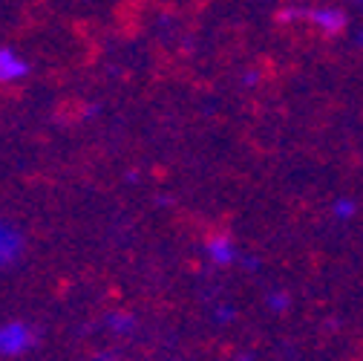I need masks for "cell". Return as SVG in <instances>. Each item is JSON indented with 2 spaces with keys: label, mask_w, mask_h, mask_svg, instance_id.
Returning a JSON list of instances; mask_svg holds the SVG:
<instances>
[{
  "label": "cell",
  "mask_w": 363,
  "mask_h": 361,
  "mask_svg": "<svg viewBox=\"0 0 363 361\" xmlns=\"http://www.w3.org/2000/svg\"><path fill=\"white\" fill-rule=\"evenodd\" d=\"M38 344V330L21 318L4 321L0 324V358L4 361H15L23 358L26 352H32Z\"/></svg>",
  "instance_id": "1"
},
{
  "label": "cell",
  "mask_w": 363,
  "mask_h": 361,
  "mask_svg": "<svg viewBox=\"0 0 363 361\" xmlns=\"http://www.w3.org/2000/svg\"><path fill=\"white\" fill-rule=\"evenodd\" d=\"M26 254V235L18 222L0 214V272L15 269Z\"/></svg>",
  "instance_id": "2"
},
{
  "label": "cell",
  "mask_w": 363,
  "mask_h": 361,
  "mask_svg": "<svg viewBox=\"0 0 363 361\" xmlns=\"http://www.w3.org/2000/svg\"><path fill=\"white\" fill-rule=\"evenodd\" d=\"M303 23L314 26L320 35H343L346 26H349V15L340 9V6H303Z\"/></svg>",
  "instance_id": "3"
},
{
  "label": "cell",
  "mask_w": 363,
  "mask_h": 361,
  "mask_svg": "<svg viewBox=\"0 0 363 361\" xmlns=\"http://www.w3.org/2000/svg\"><path fill=\"white\" fill-rule=\"evenodd\" d=\"M202 254L205 260L213 266V269H228V266H237L242 260L240 254V246L231 235H225V232H213L205 237L202 243Z\"/></svg>",
  "instance_id": "4"
},
{
  "label": "cell",
  "mask_w": 363,
  "mask_h": 361,
  "mask_svg": "<svg viewBox=\"0 0 363 361\" xmlns=\"http://www.w3.org/2000/svg\"><path fill=\"white\" fill-rule=\"evenodd\" d=\"M29 61L15 47H0V87L21 84L29 75Z\"/></svg>",
  "instance_id": "5"
},
{
  "label": "cell",
  "mask_w": 363,
  "mask_h": 361,
  "mask_svg": "<svg viewBox=\"0 0 363 361\" xmlns=\"http://www.w3.org/2000/svg\"><path fill=\"white\" fill-rule=\"evenodd\" d=\"M101 327L113 338H130V335H135V330H139V318L127 309H110L101 318Z\"/></svg>",
  "instance_id": "6"
},
{
  "label": "cell",
  "mask_w": 363,
  "mask_h": 361,
  "mask_svg": "<svg viewBox=\"0 0 363 361\" xmlns=\"http://www.w3.org/2000/svg\"><path fill=\"white\" fill-rule=\"evenodd\" d=\"M332 217H335V220H343V222L354 220V217H357V200H352V197H337V200L332 203Z\"/></svg>",
  "instance_id": "7"
},
{
  "label": "cell",
  "mask_w": 363,
  "mask_h": 361,
  "mask_svg": "<svg viewBox=\"0 0 363 361\" xmlns=\"http://www.w3.org/2000/svg\"><path fill=\"white\" fill-rule=\"evenodd\" d=\"M265 306H268L271 312L283 315V312H289V306H291V295H289L286 289H274V292L265 295Z\"/></svg>",
  "instance_id": "8"
},
{
  "label": "cell",
  "mask_w": 363,
  "mask_h": 361,
  "mask_svg": "<svg viewBox=\"0 0 363 361\" xmlns=\"http://www.w3.org/2000/svg\"><path fill=\"white\" fill-rule=\"evenodd\" d=\"M213 324H219V327H225V324H234L237 321V306H231V303H219L216 309H213Z\"/></svg>",
  "instance_id": "9"
},
{
  "label": "cell",
  "mask_w": 363,
  "mask_h": 361,
  "mask_svg": "<svg viewBox=\"0 0 363 361\" xmlns=\"http://www.w3.org/2000/svg\"><path fill=\"white\" fill-rule=\"evenodd\" d=\"M99 113H101V107H99L96 102H89V104H84V107L78 110V116H81V119H96Z\"/></svg>",
  "instance_id": "10"
},
{
  "label": "cell",
  "mask_w": 363,
  "mask_h": 361,
  "mask_svg": "<svg viewBox=\"0 0 363 361\" xmlns=\"http://www.w3.org/2000/svg\"><path fill=\"white\" fill-rule=\"evenodd\" d=\"M93 361H116V352L113 350H101V352H96Z\"/></svg>",
  "instance_id": "11"
},
{
  "label": "cell",
  "mask_w": 363,
  "mask_h": 361,
  "mask_svg": "<svg viewBox=\"0 0 363 361\" xmlns=\"http://www.w3.org/2000/svg\"><path fill=\"white\" fill-rule=\"evenodd\" d=\"M231 361H257V358H254V352H234Z\"/></svg>",
  "instance_id": "12"
},
{
  "label": "cell",
  "mask_w": 363,
  "mask_h": 361,
  "mask_svg": "<svg viewBox=\"0 0 363 361\" xmlns=\"http://www.w3.org/2000/svg\"><path fill=\"white\" fill-rule=\"evenodd\" d=\"M354 43H357V47H363V29H357V35H354Z\"/></svg>",
  "instance_id": "13"
},
{
  "label": "cell",
  "mask_w": 363,
  "mask_h": 361,
  "mask_svg": "<svg viewBox=\"0 0 363 361\" xmlns=\"http://www.w3.org/2000/svg\"><path fill=\"white\" fill-rule=\"evenodd\" d=\"M346 4H352V6H363V0H346Z\"/></svg>",
  "instance_id": "14"
},
{
  "label": "cell",
  "mask_w": 363,
  "mask_h": 361,
  "mask_svg": "<svg viewBox=\"0 0 363 361\" xmlns=\"http://www.w3.org/2000/svg\"><path fill=\"white\" fill-rule=\"evenodd\" d=\"M162 361H179V358H162Z\"/></svg>",
  "instance_id": "15"
}]
</instances>
